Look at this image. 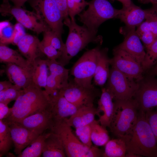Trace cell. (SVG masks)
<instances>
[{
	"mask_svg": "<svg viewBox=\"0 0 157 157\" xmlns=\"http://www.w3.org/2000/svg\"><path fill=\"white\" fill-rule=\"evenodd\" d=\"M51 98L45 90L32 83L22 89L15 100L9 116L4 119L7 122H17L37 113L50 108Z\"/></svg>",
	"mask_w": 157,
	"mask_h": 157,
	"instance_id": "obj_1",
	"label": "cell"
},
{
	"mask_svg": "<svg viewBox=\"0 0 157 157\" xmlns=\"http://www.w3.org/2000/svg\"><path fill=\"white\" fill-rule=\"evenodd\" d=\"M122 138L126 143V153L157 157V142L144 112L139 111L135 124Z\"/></svg>",
	"mask_w": 157,
	"mask_h": 157,
	"instance_id": "obj_2",
	"label": "cell"
},
{
	"mask_svg": "<svg viewBox=\"0 0 157 157\" xmlns=\"http://www.w3.org/2000/svg\"><path fill=\"white\" fill-rule=\"evenodd\" d=\"M64 20V24L69 28V33L62 54L57 61L64 66L88 44L101 45L103 40L101 36L92 32L85 26L78 25L75 19L68 17Z\"/></svg>",
	"mask_w": 157,
	"mask_h": 157,
	"instance_id": "obj_3",
	"label": "cell"
},
{
	"mask_svg": "<svg viewBox=\"0 0 157 157\" xmlns=\"http://www.w3.org/2000/svg\"><path fill=\"white\" fill-rule=\"evenodd\" d=\"M66 119L55 122L51 131L59 136L66 156L68 157H103L104 152L96 147H88L82 143L73 133Z\"/></svg>",
	"mask_w": 157,
	"mask_h": 157,
	"instance_id": "obj_4",
	"label": "cell"
},
{
	"mask_svg": "<svg viewBox=\"0 0 157 157\" xmlns=\"http://www.w3.org/2000/svg\"><path fill=\"white\" fill-rule=\"evenodd\" d=\"M114 105L109 128L117 138H122L135 124L138 117V106L133 98L127 100L115 101Z\"/></svg>",
	"mask_w": 157,
	"mask_h": 157,
	"instance_id": "obj_5",
	"label": "cell"
},
{
	"mask_svg": "<svg viewBox=\"0 0 157 157\" xmlns=\"http://www.w3.org/2000/svg\"><path fill=\"white\" fill-rule=\"evenodd\" d=\"M88 7L78 15V20L93 33L97 34L98 28L109 19L117 18L120 10L115 8L108 0H92Z\"/></svg>",
	"mask_w": 157,
	"mask_h": 157,
	"instance_id": "obj_6",
	"label": "cell"
},
{
	"mask_svg": "<svg viewBox=\"0 0 157 157\" xmlns=\"http://www.w3.org/2000/svg\"><path fill=\"white\" fill-rule=\"evenodd\" d=\"M0 12L3 16H12L24 27L38 35L51 30L41 18L34 11H31L11 5L9 1L3 0Z\"/></svg>",
	"mask_w": 157,
	"mask_h": 157,
	"instance_id": "obj_7",
	"label": "cell"
},
{
	"mask_svg": "<svg viewBox=\"0 0 157 157\" xmlns=\"http://www.w3.org/2000/svg\"><path fill=\"white\" fill-rule=\"evenodd\" d=\"M100 49L98 46L87 51L72 67L70 74L78 84L85 86L93 85L92 80L95 73Z\"/></svg>",
	"mask_w": 157,
	"mask_h": 157,
	"instance_id": "obj_8",
	"label": "cell"
},
{
	"mask_svg": "<svg viewBox=\"0 0 157 157\" xmlns=\"http://www.w3.org/2000/svg\"><path fill=\"white\" fill-rule=\"evenodd\" d=\"M34 11L59 36L64 33V19L56 0H29Z\"/></svg>",
	"mask_w": 157,
	"mask_h": 157,
	"instance_id": "obj_9",
	"label": "cell"
},
{
	"mask_svg": "<svg viewBox=\"0 0 157 157\" xmlns=\"http://www.w3.org/2000/svg\"><path fill=\"white\" fill-rule=\"evenodd\" d=\"M138 87V83L123 73L112 67L110 70L106 88L113 100H127L133 98Z\"/></svg>",
	"mask_w": 157,
	"mask_h": 157,
	"instance_id": "obj_10",
	"label": "cell"
},
{
	"mask_svg": "<svg viewBox=\"0 0 157 157\" xmlns=\"http://www.w3.org/2000/svg\"><path fill=\"white\" fill-rule=\"evenodd\" d=\"M59 91L69 101L78 108L94 106V100L100 95L99 89L93 85L82 86L74 79L69 80L68 85Z\"/></svg>",
	"mask_w": 157,
	"mask_h": 157,
	"instance_id": "obj_11",
	"label": "cell"
},
{
	"mask_svg": "<svg viewBox=\"0 0 157 157\" xmlns=\"http://www.w3.org/2000/svg\"><path fill=\"white\" fill-rule=\"evenodd\" d=\"M113 54L110 61L112 67L132 79L140 81L142 79L144 70L142 65L132 56L117 47L113 50Z\"/></svg>",
	"mask_w": 157,
	"mask_h": 157,
	"instance_id": "obj_12",
	"label": "cell"
},
{
	"mask_svg": "<svg viewBox=\"0 0 157 157\" xmlns=\"http://www.w3.org/2000/svg\"><path fill=\"white\" fill-rule=\"evenodd\" d=\"M134 99L139 111L145 113L157 106V80L147 79L140 84L135 93Z\"/></svg>",
	"mask_w": 157,
	"mask_h": 157,
	"instance_id": "obj_13",
	"label": "cell"
},
{
	"mask_svg": "<svg viewBox=\"0 0 157 157\" xmlns=\"http://www.w3.org/2000/svg\"><path fill=\"white\" fill-rule=\"evenodd\" d=\"M120 32L123 35L124 39L123 41L116 47L130 54L142 65L146 52L135 28H130L125 26L121 28Z\"/></svg>",
	"mask_w": 157,
	"mask_h": 157,
	"instance_id": "obj_14",
	"label": "cell"
},
{
	"mask_svg": "<svg viewBox=\"0 0 157 157\" xmlns=\"http://www.w3.org/2000/svg\"><path fill=\"white\" fill-rule=\"evenodd\" d=\"M7 122L9 124L14 145V151L18 155L34 139L41 134L26 129L17 122Z\"/></svg>",
	"mask_w": 157,
	"mask_h": 157,
	"instance_id": "obj_15",
	"label": "cell"
},
{
	"mask_svg": "<svg viewBox=\"0 0 157 157\" xmlns=\"http://www.w3.org/2000/svg\"><path fill=\"white\" fill-rule=\"evenodd\" d=\"M17 122L26 129L40 134L47 129H50L53 124L50 107Z\"/></svg>",
	"mask_w": 157,
	"mask_h": 157,
	"instance_id": "obj_16",
	"label": "cell"
},
{
	"mask_svg": "<svg viewBox=\"0 0 157 157\" xmlns=\"http://www.w3.org/2000/svg\"><path fill=\"white\" fill-rule=\"evenodd\" d=\"M50 96V110L53 122L70 117L79 108L69 101L59 91Z\"/></svg>",
	"mask_w": 157,
	"mask_h": 157,
	"instance_id": "obj_17",
	"label": "cell"
},
{
	"mask_svg": "<svg viewBox=\"0 0 157 157\" xmlns=\"http://www.w3.org/2000/svg\"><path fill=\"white\" fill-rule=\"evenodd\" d=\"M40 42L37 37L26 34L17 44L19 51L31 64L44 54L40 48Z\"/></svg>",
	"mask_w": 157,
	"mask_h": 157,
	"instance_id": "obj_18",
	"label": "cell"
},
{
	"mask_svg": "<svg viewBox=\"0 0 157 157\" xmlns=\"http://www.w3.org/2000/svg\"><path fill=\"white\" fill-rule=\"evenodd\" d=\"M113 97L106 88L101 90L100 97L98 101L97 108V114L99 115L98 121L103 126L109 128L112 118L114 109V102Z\"/></svg>",
	"mask_w": 157,
	"mask_h": 157,
	"instance_id": "obj_19",
	"label": "cell"
},
{
	"mask_svg": "<svg viewBox=\"0 0 157 157\" xmlns=\"http://www.w3.org/2000/svg\"><path fill=\"white\" fill-rule=\"evenodd\" d=\"M5 72L9 80L22 89L32 83L30 70L15 64H6Z\"/></svg>",
	"mask_w": 157,
	"mask_h": 157,
	"instance_id": "obj_20",
	"label": "cell"
},
{
	"mask_svg": "<svg viewBox=\"0 0 157 157\" xmlns=\"http://www.w3.org/2000/svg\"><path fill=\"white\" fill-rule=\"evenodd\" d=\"M117 18L120 19L130 28L138 26L145 19L146 10L134 4L132 2L126 7L120 9Z\"/></svg>",
	"mask_w": 157,
	"mask_h": 157,
	"instance_id": "obj_21",
	"label": "cell"
},
{
	"mask_svg": "<svg viewBox=\"0 0 157 157\" xmlns=\"http://www.w3.org/2000/svg\"><path fill=\"white\" fill-rule=\"evenodd\" d=\"M24 27L19 23L13 26L8 21L0 23V42L4 44H12L17 45L26 34Z\"/></svg>",
	"mask_w": 157,
	"mask_h": 157,
	"instance_id": "obj_22",
	"label": "cell"
},
{
	"mask_svg": "<svg viewBox=\"0 0 157 157\" xmlns=\"http://www.w3.org/2000/svg\"><path fill=\"white\" fill-rule=\"evenodd\" d=\"M97 114V109L94 106H84L79 108L68 119L66 118V122L75 129L92 124L95 120Z\"/></svg>",
	"mask_w": 157,
	"mask_h": 157,
	"instance_id": "obj_23",
	"label": "cell"
},
{
	"mask_svg": "<svg viewBox=\"0 0 157 157\" xmlns=\"http://www.w3.org/2000/svg\"><path fill=\"white\" fill-rule=\"evenodd\" d=\"M108 49L105 48L100 49L98 55V63L93 77L95 84L101 86L108 79L110 70L109 66L110 59L108 56Z\"/></svg>",
	"mask_w": 157,
	"mask_h": 157,
	"instance_id": "obj_24",
	"label": "cell"
},
{
	"mask_svg": "<svg viewBox=\"0 0 157 157\" xmlns=\"http://www.w3.org/2000/svg\"><path fill=\"white\" fill-rule=\"evenodd\" d=\"M42 154L44 157L66 156L60 139L54 132L51 131L45 140Z\"/></svg>",
	"mask_w": 157,
	"mask_h": 157,
	"instance_id": "obj_25",
	"label": "cell"
},
{
	"mask_svg": "<svg viewBox=\"0 0 157 157\" xmlns=\"http://www.w3.org/2000/svg\"><path fill=\"white\" fill-rule=\"evenodd\" d=\"M46 60L38 58L31 64L30 70L32 83L40 88H45L48 76Z\"/></svg>",
	"mask_w": 157,
	"mask_h": 157,
	"instance_id": "obj_26",
	"label": "cell"
},
{
	"mask_svg": "<svg viewBox=\"0 0 157 157\" xmlns=\"http://www.w3.org/2000/svg\"><path fill=\"white\" fill-rule=\"evenodd\" d=\"M0 61L6 64L12 63L30 70L31 64L17 51L5 44H0Z\"/></svg>",
	"mask_w": 157,
	"mask_h": 157,
	"instance_id": "obj_27",
	"label": "cell"
},
{
	"mask_svg": "<svg viewBox=\"0 0 157 157\" xmlns=\"http://www.w3.org/2000/svg\"><path fill=\"white\" fill-rule=\"evenodd\" d=\"M46 62L50 74L58 83L60 90L66 87L69 82V69L65 68L56 60L48 59Z\"/></svg>",
	"mask_w": 157,
	"mask_h": 157,
	"instance_id": "obj_28",
	"label": "cell"
},
{
	"mask_svg": "<svg viewBox=\"0 0 157 157\" xmlns=\"http://www.w3.org/2000/svg\"><path fill=\"white\" fill-rule=\"evenodd\" d=\"M126 153L125 142L121 138L110 140L105 145L103 157H125Z\"/></svg>",
	"mask_w": 157,
	"mask_h": 157,
	"instance_id": "obj_29",
	"label": "cell"
},
{
	"mask_svg": "<svg viewBox=\"0 0 157 157\" xmlns=\"http://www.w3.org/2000/svg\"><path fill=\"white\" fill-rule=\"evenodd\" d=\"M49 133H43L39 135L18 155V157H40L42 154L45 140Z\"/></svg>",
	"mask_w": 157,
	"mask_h": 157,
	"instance_id": "obj_30",
	"label": "cell"
},
{
	"mask_svg": "<svg viewBox=\"0 0 157 157\" xmlns=\"http://www.w3.org/2000/svg\"><path fill=\"white\" fill-rule=\"evenodd\" d=\"M91 138L92 142L96 146L105 145L110 140L106 128L101 125L95 120L91 124Z\"/></svg>",
	"mask_w": 157,
	"mask_h": 157,
	"instance_id": "obj_31",
	"label": "cell"
},
{
	"mask_svg": "<svg viewBox=\"0 0 157 157\" xmlns=\"http://www.w3.org/2000/svg\"><path fill=\"white\" fill-rule=\"evenodd\" d=\"M13 143L8 124L0 120V157L8 152Z\"/></svg>",
	"mask_w": 157,
	"mask_h": 157,
	"instance_id": "obj_32",
	"label": "cell"
},
{
	"mask_svg": "<svg viewBox=\"0 0 157 157\" xmlns=\"http://www.w3.org/2000/svg\"><path fill=\"white\" fill-rule=\"evenodd\" d=\"M88 5V2L85 0H67L69 16L72 20L75 19V16L81 13Z\"/></svg>",
	"mask_w": 157,
	"mask_h": 157,
	"instance_id": "obj_33",
	"label": "cell"
},
{
	"mask_svg": "<svg viewBox=\"0 0 157 157\" xmlns=\"http://www.w3.org/2000/svg\"><path fill=\"white\" fill-rule=\"evenodd\" d=\"M146 49V55L141 65L143 70L150 68L157 60V38Z\"/></svg>",
	"mask_w": 157,
	"mask_h": 157,
	"instance_id": "obj_34",
	"label": "cell"
},
{
	"mask_svg": "<svg viewBox=\"0 0 157 157\" xmlns=\"http://www.w3.org/2000/svg\"><path fill=\"white\" fill-rule=\"evenodd\" d=\"M22 90L14 85L10 88L0 91V102L8 105L11 101L16 100L21 94Z\"/></svg>",
	"mask_w": 157,
	"mask_h": 157,
	"instance_id": "obj_35",
	"label": "cell"
},
{
	"mask_svg": "<svg viewBox=\"0 0 157 157\" xmlns=\"http://www.w3.org/2000/svg\"><path fill=\"white\" fill-rule=\"evenodd\" d=\"M75 133L77 137L83 144L89 147L92 146L91 124L75 129Z\"/></svg>",
	"mask_w": 157,
	"mask_h": 157,
	"instance_id": "obj_36",
	"label": "cell"
},
{
	"mask_svg": "<svg viewBox=\"0 0 157 157\" xmlns=\"http://www.w3.org/2000/svg\"><path fill=\"white\" fill-rule=\"evenodd\" d=\"M43 39L48 42L62 54L65 43L61 37L59 36L51 30H49L44 33Z\"/></svg>",
	"mask_w": 157,
	"mask_h": 157,
	"instance_id": "obj_37",
	"label": "cell"
},
{
	"mask_svg": "<svg viewBox=\"0 0 157 157\" xmlns=\"http://www.w3.org/2000/svg\"><path fill=\"white\" fill-rule=\"evenodd\" d=\"M145 10L146 21L151 31L157 36V4L153 5L152 8Z\"/></svg>",
	"mask_w": 157,
	"mask_h": 157,
	"instance_id": "obj_38",
	"label": "cell"
},
{
	"mask_svg": "<svg viewBox=\"0 0 157 157\" xmlns=\"http://www.w3.org/2000/svg\"><path fill=\"white\" fill-rule=\"evenodd\" d=\"M40 49L42 53L49 59L57 60L60 56L61 53L55 49L49 43L43 39L40 42Z\"/></svg>",
	"mask_w": 157,
	"mask_h": 157,
	"instance_id": "obj_39",
	"label": "cell"
},
{
	"mask_svg": "<svg viewBox=\"0 0 157 157\" xmlns=\"http://www.w3.org/2000/svg\"><path fill=\"white\" fill-rule=\"evenodd\" d=\"M146 118L157 142V112L150 111L145 113Z\"/></svg>",
	"mask_w": 157,
	"mask_h": 157,
	"instance_id": "obj_40",
	"label": "cell"
},
{
	"mask_svg": "<svg viewBox=\"0 0 157 157\" xmlns=\"http://www.w3.org/2000/svg\"><path fill=\"white\" fill-rule=\"evenodd\" d=\"M138 35L140 40L144 44L146 48L149 47L157 38V36L150 31Z\"/></svg>",
	"mask_w": 157,
	"mask_h": 157,
	"instance_id": "obj_41",
	"label": "cell"
},
{
	"mask_svg": "<svg viewBox=\"0 0 157 157\" xmlns=\"http://www.w3.org/2000/svg\"><path fill=\"white\" fill-rule=\"evenodd\" d=\"M64 19L69 17L67 0H56Z\"/></svg>",
	"mask_w": 157,
	"mask_h": 157,
	"instance_id": "obj_42",
	"label": "cell"
},
{
	"mask_svg": "<svg viewBox=\"0 0 157 157\" xmlns=\"http://www.w3.org/2000/svg\"><path fill=\"white\" fill-rule=\"evenodd\" d=\"M11 112V108L8 106V105L0 102V120L6 119Z\"/></svg>",
	"mask_w": 157,
	"mask_h": 157,
	"instance_id": "obj_43",
	"label": "cell"
},
{
	"mask_svg": "<svg viewBox=\"0 0 157 157\" xmlns=\"http://www.w3.org/2000/svg\"><path fill=\"white\" fill-rule=\"evenodd\" d=\"M14 84L10 81H5L0 82V91H3L12 87Z\"/></svg>",
	"mask_w": 157,
	"mask_h": 157,
	"instance_id": "obj_44",
	"label": "cell"
},
{
	"mask_svg": "<svg viewBox=\"0 0 157 157\" xmlns=\"http://www.w3.org/2000/svg\"><path fill=\"white\" fill-rule=\"evenodd\" d=\"M13 2L14 6L17 7H22L24 3L29 0H6Z\"/></svg>",
	"mask_w": 157,
	"mask_h": 157,
	"instance_id": "obj_45",
	"label": "cell"
},
{
	"mask_svg": "<svg viewBox=\"0 0 157 157\" xmlns=\"http://www.w3.org/2000/svg\"><path fill=\"white\" fill-rule=\"evenodd\" d=\"M141 2L143 4L151 3L153 5L157 4V0H140Z\"/></svg>",
	"mask_w": 157,
	"mask_h": 157,
	"instance_id": "obj_46",
	"label": "cell"
},
{
	"mask_svg": "<svg viewBox=\"0 0 157 157\" xmlns=\"http://www.w3.org/2000/svg\"><path fill=\"white\" fill-rule=\"evenodd\" d=\"M151 74L157 76V64L152 69L151 72Z\"/></svg>",
	"mask_w": 157,
	"mask_h": 157,
	"instance_id": "obj_47",
	"label": "cell"
},
{
	"mask_svg": "<svg viewBox=\"0 0 157 157\" xmlns=\"http://www.w3.org/2000/svg\"><path fill=\"white\" fill-rule=\"evenodd\" d=\"M125 157H139L140 156L132 153H126Z\"/></svg>",
	"mask_w": 157,
	"mask_h": 157,
	"instance_id": "obj_48",
	"label": "cell"
},
{
	"mask_svg": "<svg viewBox=\"0 0 157 157\" xmlns=\"http://www.w3.org/2000/svg\"><path fill=\"white\" fill-rule=\"evenodd\" d=\"M122 3L123 5V7H127L129 5H128L125 0H117Z\"/></svg>",
	"mask_w": 157,
	"mask_h": 157,
	"instance_id": "obj_49",
	"label": "cell"
},
{
	"mask_svg": "<svg viewBox=\"0 0 157 157\" xmlns=\"http://www.w3.org/2000/svg\"><path fill=\"white\" fill-rule=\"evenodd\" d=\"M125 1L129 5H130L132 2L131 0H125Z\"/></svg>",
	"mask_w": 157,
	"mask_h": 157,
	"instance_id": "obj_50",
	"label": "cell"
}]
</instances>
